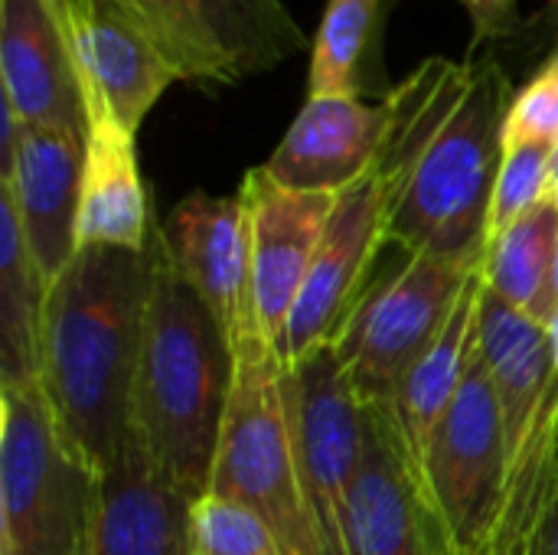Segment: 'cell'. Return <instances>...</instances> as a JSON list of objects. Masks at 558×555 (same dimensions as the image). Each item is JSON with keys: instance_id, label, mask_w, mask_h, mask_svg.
Returning <instances> with one entry per match:
<instances>
[{"instance_id": "6da1fadb", "label": "cell", "mask_w": 558, "mask_h": 555, "mask_svg": "<svg viewBox=\"0 0 558 555\" xmlns=\"http://www.w3.org/2000/svg\"><path fill=\"white\" fill-rule=\"evenodd\" d=\"M513 95L497 59L441 56L386 95L392 118L373 170L386 193L389 245L481 268Z\"/></svg>"}, {"instance_id": "7a4b0ae2", "label": "cell", "mask_w": 558, "mask_h": 555, "mask_svg": "<svg viewBox=\"0 0 558 555\" xmlns=\"http://www.w3.org/2000/svg\"><path fill=\"white\" fill-rule=\"evenodd\" d=\"M160 229L144 252L88 245L46 288L39 386L69 445L101 474L134 438V379Z\"/></svg>"}, {"instance_id": "3957f363", "label": "cell", "mask_w": 558, "mask_h": 555, "mask_svg": "<svg viewBox=\"0 0 558 555\" xmlns=\"http://www.w3.org/2000/svg\"><path fill=\"white\" fill-rule=\"evenodd\" d=\"M232 383L235 347L170 265L160 239L134 379V435L154 468L193 504L209 494Z\"/></svg>"}, {"instance_id": "277c9868", "label": "cell", "mask_w": 558, "mask_h": 555, "mask_svg": "<svg viewBox=\"0 0 558 555\" xmlns=\"http://www.w3.org/2000/svg\"><path fill=\"white\" fill-rule=\"evenodd\" d=\"M95 487L43 386L0 389V555H88Z\"/></svg>"}, {"instance_id": "5b68a950", "label": "cell", "mask_w": 558, "mask_h": 555, "mask_svg": "<svg viewBox=\"0 0 558 555\" xmlns=\"http://www.w3.org/2000/svg\"><path fill=\"white\" fill-rule=\"evenodd\" d=\"M281 370L275 343L258 327L235 340V383L209 494L252 507L278 533L284 555H324L298 484Z\"/></svg>"}, {"instance_id": "8992f818", "label": "cell", "mask_w": 558, "mask_h": 555, "mask_svg": "<svg viewBox=\"0 0 558 555\" xmlns=\"http://www.w3.org/2000/svg\"><path fill=\"white\" fill-rule=\"evenodd\" d=\"M392 252L396 258H389L386 245L330 343L366 406L392 399L402 376L454 314L474 272H481L435 252H405L399 245Z\"/></svg>"}, {"instance_id": "52a82bcc", "label": "cell", "mask_w": 558, "mask_h": 555, "mask_svg": "<svg viewBox=\"0 0 558 555\" xmlns=\"http://www.w3.org/2000/svg\"><path fill=\"white\" fill-rule=\"evenodd\" d=\"M301 497L324 555H353L350 504L366 458L369 409L327 343L281 370Z\"/></svg>"}, {"instance_id": "ba28073f", "label": "cell", "mask_w": 558, "mask_h": 555, "mask_svg": "<svg viewBox=\"0 0 558 555\" xmlns=\"http://www.w3.org/2000/svg\"><path fill=\"white\" fill-rule=\"evenodd\" d=\"M507 474L510 448L504 409L481 350H474L461 389L422 461V491L451 553H484L504 510Z\"/></svg>"}, {"instance_id": "9c48e42d", "label": "cell", "mask_w": 558, "mask_h": 555, "mask_svg": "<svg viewBox=\"0 0 558 555\" xmlns=\"http://www.w3.org/2000/svg\"><path fill=\"white\" fill-rule=\"evenodd\" d=\"M157 43L180 82L226 88L307 46L284 0H114Z\"/></svg>"}, {"instance_id": "30bf717a", "label": "cell", "mask_w": 558, "mask_h": 555, "mask_svg": "<svg viewBox=\"0 0 558 555\" xmlns=\"http://www.w3.org/2000/svg\"><path fill=\"white\" fill-rule=\"evenodd\" d=\"M386 245V193L376 170H369L360 183L337 193L330 222L278 343L281 366L333 343Z\"/></svg>"}, {"instance_id": "8fae6325", "label": "cell", "mask_w": 558, "mask_h": 555, "mask_svg": "<svg viewBox=\"0 0 558 555\" xmlns=\"http://www.w3.org/2000/svg\"><path fill=\"white\" fill-rule=\"evenodd\" d=\"M88 121L111 114L137 134L147 111L180 82L150 33L114 0H59Z\"/></svg>"}, {"instance_id": "7c38bea8", "label": "cell", "mask_w": 558, "mask_h": 555, "mask_svg": "<svg viewBox=\"0 0 558 555\" xmlns=\"http://www.w3.org/2000/svg\"><path fill=\"white\" fill-rule=\"evenodd\" d=\"M163 252L183 281L206 301L226 337L258 327L252 304V219L242 193L180 200L160 229Z\"/></svg>"}, {"instance_id": "4fadbf2b", "label": "cell", "mask_w": 558, "mask_h": 555, "mask_svg": "<svg viewBox=\"0 0 558 555\" xmlns=\"http://www.w3.org/2000/svg\"><path fill=\"white\" fill-rule=\"evenodd\" d=\"M252 219V304L258 330L281 343L294 301L330 222L337 193H304L275 183L265 167L245 173L239 190Z\"/></svg>"}, {"instance_id": "5bb4252c", "label": "cell", "mask_w": 558, "mask_h": 555, "mask_svg": "<svg viewBox=\"0 0 558 555\" xmlns=\"http://www.w3.org/2000/svg\"><path fill=\"white\" fill-rule=\"evenodd\" d=\"M85 141L75 131L23 124L10 170L0 177V190L13 203L26 252L46 288L78 252Z\"/></svg>"}, {"instance_id": "9a60e30c", "label": "cell", "mask_w": 558, "mask_h": 555, "mask_svg": "<svg viewBox=\"0 0 558 555\" xmlns=\"http://www.w3.org/2000/svg\"><path fill=\"white\" fill-rule=\"evenodd\" d=\"M0 85L23 124L88 137V108L59 0H0Z\"/></svg>"}, {"instance_id": "2e32d148", "label": "cell", "mask_w": 558, "mask_h": 555, "mask_svg": "<svg viewBox=\"0 0 558 555\" xmlns=\"http://www.w3.org/2000/svg\"><path fill=\"white\" fill-rule=\"evenodd\" d=\"M389 118V98L373 105L356 95H307L265 173L288 190L343 193L376 167Z\"/></svg>"}, {"instance_id": "e0dca14e", "label": "cell", "mask_w": 558, "mask_h": 555, "mask_svg": "<svg viewBox=\"0 0 558 555\" xmlns=\"http://www.w3.org/2000/svg\"><path fill=\"white\" fill-rule=\"evenodd\" d=\"M366 458L350 504L353 555H441V530L383 406H366Z\"/></svg>"}, {"instance_id": "ac0fdd59", "label": "cell", "mask_w": 558, "mask_h": 555, "mask_svg": "<svg viewBox=\"0 0 558 555\" xmlns=\"http://www.w3.org/2000/svg\"><path fill=\"white\" fill-rule=\"evenodd\" d=\"M193 500L147 458L137 435L98 474L88 555H193Z\"/></svg>"}, {"instance_id": "d6986e66", "label": "cell", "mask_w": 558, "mask_h": 555, "mask_svg": "<svg viewBox=\"0 0 558 555\" xmlns=\"http://www.w3.org/2000/svg\"><path fill=\"white\" fill-rule=\"evenodd\" d=\"M154 239L147 190L137 167L134 134L111 114L88 121L82 203H78V249H131L144 252Z\"/></svg>"}, {"instance_id": "ffe728a7", "label": "cell", "mask_w": 558, "mask_h": 555, "mask_svg": "<svg viewBox=\"0 0 558 555\" xmlns=\"http://www.w3.org/2000/svg\"><path fill=\"white\" fill-rule=\"evenodd\" d=\"M481 291H484V278L481 272H474V278L468 281L454 314L448 317L435 343L412 363V370L396 386L392 399L383 406L418 478H422V461L432 445V435L438 422L445 419V412L451 409L461 389V379L468 373V363L477 350Z\"/></svg>"}, {"instance_id": "44dd1931", "label": "cell", "mask_w": 558, "mask_h": 555, "mask_svg": "<svg viewBox=\"0 0 558 555\" xmlns=\"http://www.w3.org/2000/svg\"><path fill=\"white\" fill-rule=\"evenodd\" d=\"M477 350L504 409L507 448L513 461L553 383L549 330L484 288L477 317Z\"/></svg>"}, {"instance_id": "7402d4cb", "label": "cell", "mask_w": 558, "mask_h": 555, "mask_svg": "<svg viewBox=\"0 0 558 555\" xmlns=\"http://www.w3.org/2000/svg\"><path fill=\"white\" fill-rule=\"evenodd\" d=\"M389 0H330L314 36L307 95H389L383 29Z\"/></svg>"}, {"instance_id": "603a6c76", "label": "cell", "mask_w": 558, "mask_h": 555, "mask_svg": "<svg viewBox=\"0 0 558 555\" xmlns=\"http://www.w3.org/2000/svg\"><path fill=\"white\" fill-rule=\"evenodd\" d=\"M556 242L558 206L549 196L517 219L504 236L487 242L481 262L484 288L543 327H549L558 311Z\"/></svg>"}, {"instance_id": "cb8c5ba5", "label": "cell", "mask_w": 558, "mask_h": 555, "mask_svg": "<svg viewBox=\"0 0 558 555\" xmlns=\"http://www.w3.org/2000/svg\"><path fill=\"white\" fill-rule=\"evenodd\" d=\"M46 281L39 278L13 203L0 190V389L39 386Z\"/></svg>"}, {"instance_id": "d4e9b609", "label": "cell", "mask_w": 558, "mask_h": 555, "mask_svg": "<svg viewBox=\"0 0 558 555\" xmlns=\"http://www.w3.org/2000/svg\"><path fill=\"white\" fill-rule=\"evenodd\" d=\"M193 555H284L278 533L245 504L206 494L190 514Z\"/></svg>"}, {"instance_id": "484cf974", "label": "cell", "mask_w": 558, "mask_h": 555, "mask_svg": "<svg viewBox=\"0 0 558 555\" xmlns=\"http://www.w3.org/2000/svg\"><path fill=\"white\" fill-rule=\"evenodd\" d=\"M553 196V147L517 144L504 147L500 173L487 213V242L504 236L517 219Z\"/></svg>"}, {"instance_id": "4316f807", "label": "cell", "mask_w": 558, "mask_h": 555, "mask_svg": "<svg viewBox=\"0 0 558 555\" xmlns=\"http://www.w3.org/2000/svg\"><path fill=\"white\" fill-rule=\"evenodd\" d=\"M517 144H558V52H553L543 69L513 95L504 128V147Z\"/></svg>"}, {"instance_id": "83f0119b", "label": "cell", "mask_w": 558, "mask_h": 555, "mask_svg": "<svg viewBox=\"0 0 558 555\" xmlns=\"http://www.w3.org/2000/svg\"><path fill=\"white\" fill-rule=\"evenodd\" d=\"M458 3L471 16V49H468V56L484 43L510 39V36H517L523 29L520 0H458Z\"/></svg>"}, {"instance_id": "f1b7e54d", "label": "cell", "mask_w": 558, "mask_h": 555, "mask_svg": "<svg viewBox=\"0 0 558 555\" xmlns=\"http://www.w3.org/2000/svg\"><path fill=\"white\" fill-rule=\"evenodd\" d=\"M533 555H558V451H556V478H553V491H549V504L539 523V536Z\"/></svg>"}, {"instance_id": "f546056e", "label": "cell", "mask_w": 558, "mask_h": 555, "mask_svg": "<svg viewBox=\"0 0 558 555\" xmlns=\"http://www.w3.org/2000/svg\"><path fill=\"white\" fill-rule=\"evenodd\" d=\"M546 330H549V347H553V373H558V311Z\"/></svg>"}, {"instance_id": "4dcf8cb0", "label": "cell", "mask_w": 558, "mask_h": 555, "mask_svg": "<svg viewBox=\"0 0 558 555\" xmlns=\"http://www.w3.org/2000/svg\"><path fill=\"white\" fill-rule=\"evenodd\" d=\"M546 16H549V29H553V39H556V52H558V0H549Z\"/></svg>"}, {"instance_id": "1f68e13d", "label": "cell", "mask_w": 558, "mask_h": 555, "mask_svg": "<svg viewBox=\"0 0 558 555\" xmlns=\"http://www.w3.org/2000/svg\"><path fill=\"white\" fill-rule=\"evenodd\" d=\"M553 180H558V144L553 147Z\"/></svg>"}, {"instance_id": "d6a6232c", "label": "cell", "mask_w": 558, "mask_h": 555, "mask_svg": "<svg viewBox=\"0 0 558 555\" xmlns=\"http://www.w3.org/2000/svg\"><path fill=\"white\" fill-rule=\"evenodd\" d=\"M553 200H556L558 206V180H553Z\"/></svg>"}, {"instance_id": "836d02e7", "label": "cell", "mask_w": 558, "mask_h": 555, "mask_svg": "<svg viewBox=\"0 0 558 555\" xmlns=\"http://www.w3.org/2000/svg\"><path fill=\"white\" fill-rule=\"evenodd\" d=\"M556 298H558V242H556Z\"/></svg>"}, {"instance_id": "e575fe53", "label": "cell", "mask_w": 558, "mask_h": 555, "mask_svg": "<svg viewBox=\"0 0 558 555\" xmlns=\"http://www.w3.org/2000/svg\"><path fill=\"white\" fill-rule=\"evenodd\" d=\"M441 555H454L451 550H448V543H441Z\"/></svg>"}]
</instances>
